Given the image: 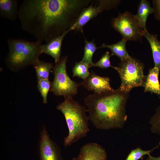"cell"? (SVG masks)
<instances>
[{
    "label": "cell",
    "mask_w": 160,
    "mask_h": 160,
    "mask_svg": "<svg viewBox=\"0 0 160 160\" xmlns=\"http://www.w3.org/2000/svg\"><path fill=\"white\" fill-rule=\"evenodd\" d=\"M107 154L101 145L89 143L81 147L78 156L75 160H106Z\"/></svg>",
    "instance_id": "obj_11"
},
{
    "label": "cell",
    "mask_w": 160,
    "mask_h": 160,
    "mask_svg": "<svg viewBox=\"0 0 160 160\" xmlns=\"http://www.w3.org/2000/svg\"><path fill=\"white\" fill-rule=\"evenodd\" d=\"M153 4L155 17L160 22V0H153Z\"/></svg>",
    "instance_id": "obj_25"
},
{
    "label": "cell",
    "mask_w": 160,
    "mask_h": 160,
    "mask_svg": "<svg viewBox=\"0 0 160 160\" xmlns=\"http://www.w3.org/2000/svg\"><path fill=\"white\" fill-rule=\"evenodd\" d=\"M17 7V0H0V16L11 21L15 20L18 17Z\"/></svg>",
    "instance_id": "obj_14"
},
{
    "label": "cell",
    "mask_w": 160,
    "mask_h": 160,
    "mask_svg": "<svg viewBox=\"0 0 160 160\" xmlns=\"http://www.w3.org/2000/svg\"><path fill=\"white\" fill-rule=\"evenodd\" d=\"M36 72L37 81L49 79V73L53 72L52 63L39 60L33 65Z\"/></svg>",
    "instance_id": "obj_18"
},
{
    "label": "cell",
    "mask_w": 160,
    "mask_h": 160,
    "mask_svg": "<svg viewBox=\"0 0 160 160\" xmlns=\"http://www.w3.org/2000/svg\"><path fill=\"white\" fill-rule=\"evenodd\" d=\"M160 146V141L158 145L151 150L144 151L140 147L132 149L125 160H138L143 159V156L145 155H149L150 153Z\"/></svg>",
    "instance_id": "obj_21"
},
{
    "label": "cell",
    "mask_w": 160,
    "mask_h": 160,
    "mask_svg": "<svg viewBox=\"0 0 160 160\" xmlns=\"http://www.w3.org/2000/svg\"><path fill=\"white\" fill-rule=\"evenodd\" d=\"M56 108L63 114L68 129V134L64 140L65 147L70 146L87 135L89 131V119L86 114L87 110L85 107L72 97H66Z\"/></svg>",
    "instance_id": "obj_3"
},
{
    "label": "cell",
    "mask_w": 160,
    "mask_h": 160,
    "mask_svg": "<svg viewBox=\"0 0 160 160\" xmlns=\"http://www.w3.org/2000/svg\"><path fill=\"white\" fill-rule=\"evenodd\" d=\"M148 157L146 160H160V156L158 157H153L150 155H148Z\"/></svg>",
    "instance_id": "obj_26"
},
{
    "label": "cell",
    "mask_w": 160,
    "mask_h": 160,
    "mask_svg": "<svg viewBox=\"0 0 160 160\" xmlns=\"http://www.w3.org/2000/svg\"><path fill=\"white\" fill-rule=\"evenodd\" d=\"M144 68L142 63L131 56L121 60L119 66L113 68L117 71L121 78L119 89L129 93L134 88L143 86L145 77L144 74Z\"/></svg>",
    "instance_id": "obj_5"
},
{
    "label": "cell",
    "mask_w": 160,
    "mask_h": 160,
    "mask_svg": "<svg viewBox=\"0 0 160 160\" xmlns=\"http://www.w3.org/2000/svg\"><path fill=\"white\" fill-rule=\"evenodd\" d=\"M52 82L49 79L41 80L38 81L37 87L43 98L44 103H47V97L50 90Z\"/></svg>",
    "instance_id": "obj_22"
},
{
    "label": "cell",
    "mask_w": 160,
    "mask_h": 160,
    "mask_svg": "<svg viewBox=\"0 0 160 160\" xmlns=\"http://www.w3.org/2000/svg\"><path fill=\"white\" fill-rule=\"evenodd\" d=\"M97 49L98 47H96L94 40L89 41L85 39L84 54L81 61L89 65V67H91L93 64L92 61L93 55Z\"/></svg>",
    "instance_id": "obj_19"
},
{
    "label": "cell",
    "mask_w": 160,
    "mask_h": 160,
    "mask_svg": "<svg viewBox=\"0 0 160 160\" xmlns=\"http://www.w3.org/2000/svg\"><path fill=\"white\" fill-rule=\"evenodd\" d=\"M89 1L24 0L18 9L23 31L41 42H47L68 31L72 15Z\"/></svg>",
    "instance_id": "obj_1"
},
{
    "label": "cell",
    "mask_w": 160,
    "mask_h": 160,
    "mask_svg": "<svg viewBox=\"0 0 160 160\" xmlns=\"http://www.w3.org/2000/svg\"><path fill=\"white\" fill-rule=\"evenodd\" d=\"M68 33L66 32L61 35L52 39L46 44H42V53L51 56L54 58L56 63L60 60L62 41Z\"/></svg>",
    "instance_id": "obj_12"
},
{
    "label": "cell",
    "mask_w": 160,
    "mask_h": 160,
    "mask_svg": "<svg viewBox=\"0 0 160 160\" xmlns=\"http://www.w3.org/2000/svg\"><path fill=\"white\" fill-rule=\"evenodd\" d=\"M127 41L123 38L116 43L107 45L103 44L102 46L98 48L107 47L111 52V56L115 55L119 58L121 60L127 59L130 57L126 49V44Z\"/></svg>",
    "instance_id": "obj_17"
},
{
    "label": "cell",
    "mask_w": 160,
    "mask_h": 160,
    "mask_svg": "<svg viewBox=\"0 0 160 160\" xmlns=\"http://www.w3.org/2000/svg\"><path fill=\"white\" fill-rule=\"evenodd\" d=\"M111 56L108 51L106 52L97 62L93 63L92 67H97L102 69H105L110 67L113 68L114 66L111 64L110 60Z\"/></svg>",
    "instance_id": "obj_24"
},
{
    "label": "cell",
    "mask_w": 160,
    "mask_h": 160,
    "mask_svg": "<svg viewBox=\"0 0 160 160\" xmlns=\"http://www.w3.org/2000/svg\"><path fill=\"white\" fill-rule=\"evenodd\" d=\"M68 57H62L53 66L54 78L52 82L50 91L56 96L65 97H72L78 93V88L80 85L72 80L66 71Z\"/></svg>",
    "instance_id": "obj_6"
},
{
    "label": "cell",
    "mask_w": 160,
    "mask_h": 160,
    "mask_svg": "<svg viewBox=\"0 0 160 160\" xmlns=\"http://www.w3.org/2000/svg\"><path fill=\"white\" fill-rule=\"evenodd\" d=\"M148 41L152 51L154 67L160 70V41L156 34L149 33L146 30H144L143 36Z\"/></svg>",
    "instance_id": "obj_15"
},
{
    "label": "cell",
    "mask_w": 160,
    "mask_h": 160,
    "mask_svg": "<svg viewBox=\"0 0 160 160\" xmlns=\"http://www.w3.org/2000/svg\"><path fill=\"white\" fill-rule=\"evenodd\" d=\"M149 123L151 132L160 135V106L156 109V112L151 119Z\"/></svg>",
    "instance_id": "obj_23"
},
{
    "label": "cell",
    "mask_w": 160,
    "mask_h": 160,
    "mask_svg": "<svg viewBox=\"0 0 160 160\" xmlns=\"http://www.w3.org/2000/svg\"><path fill=\"white\" fill-rule=\"evenodd\" d=\"M39 153L41 160H63L59 147L50 138L44 127L41 133Z\"/></svg>",
    "instance_id": "obj_9"
},
{
    "label": "cell",
    "mask_w": 160,
    "mask_h": 160,
    "mask_svg": "<svg viewBox=\"0 0 160 160\" xmlns=\"http://www.w3.org/2000/svg\"><path fill=\"white\" fill-rule=\"evenodd\" d=\"M90 68L89 65L81 61L76 63L72 69L73 76L86 79L90 73L89 71Z\"/></svg>",
    "instance_id": "obj_20"
},
{
    "label": "cell",
    "mask_w": 160,
    "mask_h": 160,
    "mask_svg": "<svg viewBox=\"0 0 160 160\" xmlns=\"http://www.w3.org/2000/svg\"><path fill=\"white\" fill-rule=\"evenodd\" d=\"M129 93L117 90L90 95L84 99L88 118L98 129L122 128L126 121Z\"/></svg>",
    "instance_id": "obj_2"
},
{
    "label": "cell",
    "mask_w": 160,
    "mask_h": 160,
    "mask_svg": "<svg viewBox=\"0 0 160 160\" xmlns=\"http://www.w3.org/2000/svg\"><path fill=\"white\" fill-rule=\"evenodd\" d=\"M110 80L109 77L100 76L92 71L80 85L94 93H101L113 89L110 86Z\"/></svg>",
    "instance_id": "obj_10"
},
{
    "label": "cell",
    "mask_w": 160,
    "mask_h": 160,
    "mask_svg": "<svg viewBox=\"0 0 160 160\" xmlns=\"http://www.w3.org/2000/svg\"><path fill=\"white\" fill-rule=\"evenodd\" d=\"M8 52L5 62L13 71H18L26 66L35 65L42 53L41 42L29 41L21 39H10L7 42Z\"/></svg>",
    "instance_id": "obj_4"
},
{
    "label": "cell",
    "mask_w": 160,
    "mask_h": 160,
    "mask_svg": "<svg viewBox=\"0 0 160 160\" xmlns=\"http://www.w3.org/2000/svg\"><path fill=\"white\" fill-rule=\"evenodd\" d=\"M120 2V0H100L95 5L91 4L82 10L68 32L72 30L82 31L83 26L99 13L103 11L116 8Z\"/></svg>",
    "instance_id": "obj_8"
},
{
    "label": "cell",
    "mask_w": 160,
    "mask_h": 160,
    "mask_svg": "<svg viewBox=\"0 0 160 160\" xmlns=\"http://www.w3.org/2000/svg\"><path fill=\"white\" fill-rule=\"evenodd\" d=\"M153 12V7L146 0H141L138 7L137 12L135 16L142 28L146 30V23L148 15Z\"/></svg>",
    "instance_id": "obj_16"
},
{
    "label": "cell",
    "mask_w": 160,
    "mask_h": 160,
    "mask_svg": "<svg viewBox=\"0 0 160 160\" xmlns=\"http://www.w3.org/2000/svg\"><path fill=\"white\" fill-rule=\"evenodd\" d=\"M111 25L127 41L140 40L144 35L145 30L140 25L135 15L128 11L119 13L117 17L112 19Z\"/></svg>",
    "instance_id": "obj_7"
},
{
    "label": "cell",
    "mask_w": 160,
    "mask_h": 160,
    "mask_svg": "<svg viewBox=\"0 0 160 160\" xmlns=\"http://www.w3.org/2000/svg\"><path fill=\"white\" fill-rule=\"evenodd\" d=\"M159 71L158 68L155 67L149 70L148 74L145 77L143 86L144 87L145 92H150L159 95Z\"/></svg>",
    "instance_id": "obj_13"
},
{
    "label": "cell",
    "mask_w": 160,
    "mask_h": 160,
    "mask_svg": "<svg viewBox=\"0 0 160 160\" xmlns=\"http://www.w3.org/2000/svg\"><path fill=\"white\" fill-rule=\"evenodd\" d=\"M159 95H160V96H159V98H160V94H159Z\"/></svg>",
    "instance_id": "obj_27"
}]
</instances>
